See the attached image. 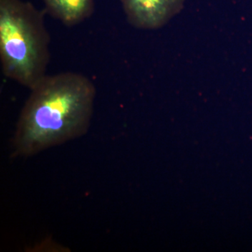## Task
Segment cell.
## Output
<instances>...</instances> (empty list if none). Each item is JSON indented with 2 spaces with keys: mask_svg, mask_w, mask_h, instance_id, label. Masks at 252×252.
I'll return each instance as SVG.
<instances>
[{
  "mask_svg": "<svg viewBox=\"0 0 252 252\" xmlns=\"http://www.w3.org/2000/svg\"><path fill=\"white\" fill-rule=\"evenodd\" d=\"M130 25L157 30L167 24L183 8L186 0H120Z\"/></svg>",
  "mask_w": 252,
  "mask_h": 252,
  "instance_id": "3957f363",
  "label": "cell"
},
{
  "mask_svg": "<svg viewBox=\"0 0 252 252\" xmlns=\"http://www.w3.org/2000/svg\"><path fill=\"white\" fill-rule=\"evenodd\" d=\"M48 14L66 26H77L90 18L94 0H42Z\"/></svg>",
  "mask_w": 252,
  "mask_h": 252,
  "instance_id": "277c9868",
  "label": "cell"
},
{
  "mask_svg": "<svg viewBox=\"0 0 252 252\" xmlns=\"http://www.w3.org/2000/svg\"><path fill=\"white\" fill-rule=\"evenodd\" d=\"M30 91L13 138L15 157H32L88 132L96 97L89 77L72 72L46 74Z\"/></svg>",
  "mask_w": 252,
  "mask_h": 252,
  "instance_id": "6da1fadb",
  "label": "cell"
},
{
  "mask_svg": "<svg viewBox=\"0 0 252 252\" xmlns=\"http://www.w3.org/2000/svg\"><path fill=\"white\" fill-rule=\"evenodd\" d=\"M50 42L44 11L23 0H0V60L5 77L31 90L47 74Z\"/></svg>",
  "mask_w": 252,
  "mask_h": 252,
  "instance_id": "7a4b0ae2",
  "label": "cell"
}]
</instances>
